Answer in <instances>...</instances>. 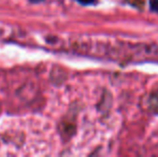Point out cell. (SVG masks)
Wrapping results in <instances>:
<instances>
[{"label":"cell","mask_w":158,"mask_h":157,"mask_svg":"<svg viewBox=\"0 0 158 157\" xmlns=\"http://www.w3.org/2000/svg\"><path fill=\"white\" fill-rule=\"evenodd\" d=\"M77 1H79L81 4H84V6H88V4H93L96 0H77Z\"/></svg>","instance_id":"cell-2"},{"label":"cell","mask_w":158,"mask_h":157,"mask_svg":"<svg viewBox=\"0 0 158 157\" xmlns=\"http://www.w3.org/2000/svg\"><path fill=\"white\" fill-rule=\"evenodd\" d=\"M31 2H35V3H38V2H41L42 0H30Z\"/></svg>","instance_id":"cell-3"},{"label":"cell","mask_w":158,"mask_h":157,"mask_svg":"<svg viewBox=\"0 0 158 157\" xmlns=\"http://www.w3.org/2000/svg\"><path fill=\"white\" fill-rule=\"evenodd\" d=\"M150 6L151 10L158 13V0H150Z\"/></svg>","instance_id":"cell-1"}]
</instances>
